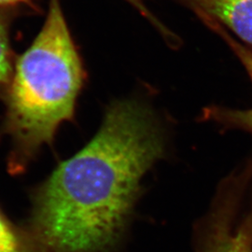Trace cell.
<instances>
[{"label":"cell","mask_w":252,"mask_h":252,"mask_svg":"<svg viewBox=\"0 0 252 252\" xmlns=\"http://www.w3.org/2000/svg\"><path fill=\"white\" fill-rule=\"evenodd\" d=\"M165 134L138 100H117L99 130L37 189L29 224L34 252H112L141 181L165 155Z\"/></svg>","instance_id":"cell-1"},{"label":"cell","mask_w":252,"mask_h":252,"mask_svg":"<svg viewBox=\"0 0 252 252\" xmlns=\"http://www.w3.org/2000/svg\"><path fill=\"white\" fill-rule=\"evenodd\" d=\"M86 72L59 0H50L44 26L16 63L8 94L6 126L19 167L59 126L71 121Z\"/></svg>","instance_id":"cell-2"},{"label":"cell","mask_w":252,"mask_h":252,"mask_svg":"<svg viewBox=\"0 0 252 252\" xmlns=\"http://www.w3.org/2000/svg\"><path fill=\"white\" fill-rule=\"evenodd\" d=\"M252 163L234 173L219 187L194 234L195 252H252Z\"/></svg>","instance_id":"cell-3"},{"label":"cell","mask_w":252,"mask_h":252,"mask_svg":"<svg viewBox=\"0 0 252 252\" xmlns=\"http://www.w3.org/2000/svg\"><path fill=\"white\" fill-rule=\"evenodd\" d=\"M176 1L191 9L198 18L216 21L252 48V0Z\"/></svg>","instance_id":"cell-4"},{"label":"cell","mask_w":252,"mask_h":252,"mask_svg":"<svg viewBox=\"0 0 252 252\" xmlns=\"http://www.w3.org/2000/svg\"><path fill=\"white\" fill-rule=\"evenodd\" d=\"M200 20H202V22L208 28L213 30L217 35L220 36L231 48L243 64L252 82V47L241 44L239 40L234 39L232 35L227 32L226 28L220 26L216 21L209 18ZM202 119L207 122H213L225 129L241 130L252 135V108L249 109H232L224 107L211 106L203 111Z\"/></svg>","instance_id":"cell-5"},{"label":"cell","mask_w":252,"mask_h":252,"mask_svg":"<svg viewBox=\"0 0 252 252\" xmlns=\"http://www.w3.org/2000/svg\"><path fill=\"white\" fill-rule=\"evenodd\" d=\"M11 71V54L8 27L4 20L0 18V88L8 82Z\"/></svg>","instance_id":"cell-6"},{"label":"cell","mask_w":252,"mask_h":252,"mask_svg":"<svg viewBox=\"0 0 252 252\" xmlns=\"http://www.w3.org/2000/svg\"><path fill=\"white\" fill-rule=\"evenodd\" d=\"M0 252H24L18 235L0 213Z\"/></svg>","instance_id":"cell-7"},{"label":"cell","mask_w":252,"mask_h":252,"mask_svg":"<svg viewBox=\"0 0 252 252\" xmlns=\"http://www.w3.org/2000/svg\"><path fill=\"white\" fill-rule=\"evenodd\" d=\"M129 4H131L135 9H137L145 18L148 19L154 27H156L163 36H165L168 33L167 28L162 26V23L157 18H155V16L152 13V11L148 9L147 4H146V0H126Z\"/></svg>","instance_id":"cell-8"},{"label":"cell","mask_w":252,"mask_h":252,"mask_svg":"<svg viewBox=\"0 0 252 252\" xmlns=\"http://www.w3.org/2000/svg\"><path fill=\"white\" fill-rule=\"evenodd\" d=\"M30 0H0V6H9V5H14L22 2H28Z\"/></svg>","instance_id":"cell-9"}]
</instances>
